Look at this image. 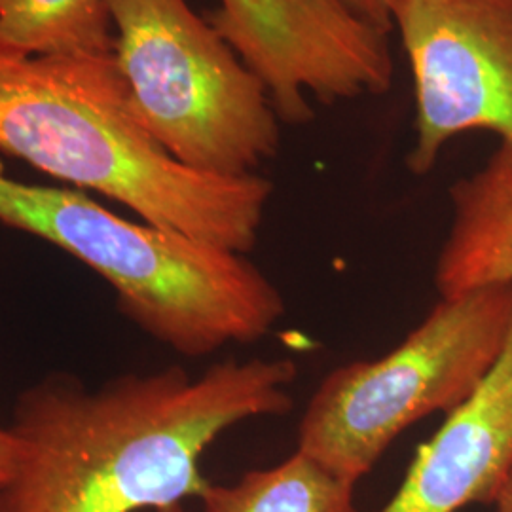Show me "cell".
<instances>
[{
    "label": "cell",
    "instance_id": "cell-1",
    "mask_svg": "<svg viewBox=\"0 0 512 512\" xmlns=\"http://www.w3.org/2000/svg\"><path fill=\"white\" fill-rule=\"evenodd\" d=\"M293 359H228L192 378L179 366L97 389L52 376L19 395L8 429L18 469L0 512H171L202 497L205 450L241 421L293 410Z\"/></svg>",
    "mask_w": 512,
    "mask_h": 512
},
{
    "label": "cell",
    "instance_id": "cell-2",
    "mask_svg": "<svg viewBox=\"0 0 512 512\" xmlns=\"http://www.w3.org/2000/svg\"><path fill=\"white\" fill-rule=\"evenodd\" d=\"M0 150L188 238L247 255L274 192L268 179L179 162L129 107L114 54H0Z\"/></svg>",
    "mask_w": 512,
    "mask_h": 512
},
{
    "label": "cell",
    "instance_id": "cell-3",
    "mask_svg": "<svg viewBox=\"0 0 512 512\" xmlns=\"http://www.w3.org/2000/svg\"><path fill=\"white\" fill-rule=\"evenodd\" d=\"M0 222L92 268L131 323L184 357L258 342L285 315L283 294L245 255L122 219L76 190L0 173Z\"/></svg>",
    "mask_w": 512,
    "mask_h": 512
},
{
    "label": "cell",
    "instance_id": "cell-4",
    "mask_svg": "<svg viewBox=\"0 0 512 512\" xmlns=\"http://www.w3.org/2000/svg\"><path fill=\"white\" fill-rule=\"evenodd\" d=\"M139 124L179 162L241 177L272 160L279 116L256 76L186 0H105Z\"/></svg>",
    "mask_w": 512,
    "mask_h": 512
},
{
    "label": "cell",
    "instance_id": "cell-5",
    "mask_svg": "<svg viewBox=\"0 0 512 512\" xmlns=\"http://www.w3.org/2000/svg\"><path fill=\"white\" fill-rule=\"evenodd\" d=\"M511 323L512 285L440 298L397 348L325 376L298 423L296 450L357 484L408 427L475 393Z\"/></svg>",
    "mask_w": 512,
    "mask_h": 512
},
{
    "label": "cell",
    "instance_id": "cell-6",
    "mask_svg": "<svg viewBox=\"0 0 512 512\" xmlns=\"http://www.w3.org/2000/svg\"><path fill=\"white\" fill-rule=\"evenodd\" d=\"M393 25L416 93L410 171L429 173L444 145L471 129L512 148V0H403Z\"/></svg>",
    "mask_w": 512,
    "mask_h": 512
},
{
    "label": "cell",
    "instance_id": "cell-7",
    "mask_svg": "<svg viewBox=\"0 0 512 512\" xmlns=\"http://www.w3.org/2000/svg\"><path fill=\"white\" fill-rule=\"evenodd\" d=\"M264 82L283 122L325 103L380 95L393 80L387 33L353 16L340 0H220L209 21Z\"/></svg>",
    "mask_w": 512,
    "mask_h": 512
},
{
    "label": "cell",
    "instance_id": "cell-8",
    "mask_svg": "<svg viewBox=\"0 0 512 512\" xmlns=\"http://www.w3.org/2000/svg\"><path fill=\"white\" fill-rule=\"evenodd\" d=\"M452 224L435 266L440 298L512 285V148L450 188Z\"/></svg>",
    "mask_w": 512,
    "mask_h": 512
},
{
    "label": "cell",
    "instance_id": "cell-9",
    "mask_svg": "<svg viewBox=\"0 0 512 512\" xmlns=\"http://www.w3.org/2000/svg\"><path fill=\"white\" fill-rule=\"evenodd\" d=\"M355 486L296 450L270 469L249 471L236 484H209L203 512H359Z\"/></svg>",
    "mask_w": 512,
    "mask_h": 512
},
{
    "label": "cell",
    "instance_id": "cell-10",
    "mask_svg": "<svg viewBox=\"0 0 512 512\" xmlns=\"http://www.w3.org/2000/svg\"><path fill=\"white\" fill-rule=\"evenodd\" d=\"M105 0H0V54L105 55L114 50Z\"/></svg>",
    "mask_w": 512,
    "mask_h": 512
},
{
    "label": "cell",
    "instance_id": "cell-11",
    "mask_svg": "<svg viewBox=\"0 0 512 512\" xmlns=\"http://www.w3.org/2000/svg\"><path fill=\"white\" fill-rule=\"evenodd\" d=\"M353 16L363 19L378 31L387 33L393 27L395 10L403 0H340Z\"/></svg>",
    "mask_w": 512,
    "mask_h": 512
},
{
    "label": "cell",
    "instance_id": "cell-12",
    "mask_svg": "<svg viewBox=\"0 0 512 512\" xmlns=\"http://www.w3.org/2000/svg\"><path fill=\"white\" fill-rule=\"evenodd\" d=\"M21 444L8 427H0V488H4L18 469Z\"/></svg>",
    "mask_w": 512,
    "mask_h": 512
},
{
    "label": "cell",
    "instance_id": "cell-13",
    "mask_svg": "<svg viewBox=\"0 0 512 512\" xmlns=\"http://www.w3.org/2000/svg\"><path fill=\"white\" fill-rule=\"evenodd\" d=\"M494 505L497 512H512V475L507 478V482L499 490Z\"/></svg>",
    "mask_w": 512,
    "mask_h": 512
}]
</instances>
